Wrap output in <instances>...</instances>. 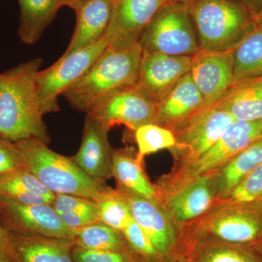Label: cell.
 <instances>
[{
  "instance_id": "obj_7",
  "label": "cell",
  "mask_w": 262,
  "mask_h": 262,
  "mask_svg": "<svg viewBox=\"0 0 262 262\" xmlns=\"http://www.w3.org/2000/svg\"><path fill=\"white\" fill-rule=\"evenodd\" d=\"M234 121L220 102L204 106L173 130L176 145L191 162L214 145Z\"/></svg>"
},
{
  "instance_id": "obj_17",
  "label": "cell",
  "mask_w": 262,
  "mask_h": 262,
  "mask_svg": "<svg viewBox=\"0 0 262 262\" xmlns=\"http://www.w3.org/2000/svg\"><path fill=\"white\" fill-rule=\"evenodd\" d=\"M9 232L13 262H75L72 239Z\"/></svg>"
},
{
  "instance_id": "obj_22",
  "label": "cell",
  "mask_w": 262,
  "mask_h": 262,
  "mask_svg": "<svg viewBox=\"0 0 262 262\" xmlns=\"http://www.w3.org/2000/svg\"><path fill=\"white\" fill-rule=\"evenodd\" d=\"M20 25L18 35L24 44L33 45L42 37L61 8L60 0H18Z\"/></svg>"
},
{
  "instance_id": "obj_26",
  "label": "cell",
  "mask_w": 262,
  "mask_h": 262,
  "mask_svg": "<svg viewBox=\"0 0 262 262\" xmlns=\"http://www.w3.org/2000/svg\"><path fill=\"white\" fill-rule=\"evenodd\" d=\"M262 164V138L236 155L224 165L219 180L222 194H231L236 186Z\"/></svg>"
},
{
  "instance_id": "obj_16",
  "label": "cell",
  "mask_w": 262,
  "mask_h": 262,
  "mask_svg": "<svg viewBox=\"0 0 262 262\" xmlns=\"http://www.w3.org/2000/svg\"><path fill=\"white\" fill-rule=\"evenodd\" d=\"M114 3L112 0H82L76 5L75 32L63 56L83 49L98 42L107 30Z\"/></svg>"
},
{
  "instance_id": "obj_19",
  "label": "cell",
  "mask_w": 262,
  "mask_h": 262,
  "mask_svg": "<svg viewBox=\"0 0 262 262\" xmlns=\"http://www.w3.org/2000/svg\"><path fill=\"white\" fill-rule=\"evenodd\" d=\"M219 102L234 120H262V75L233 81Z\"/></svg>"
},
{
  "instance_id": "obj_12",
  "label": "cell",
  "mask_w": 262,
  "mask_h": 262,
  "mask_svg": "<svg viewBox=\"0 0 262 262\" xmlns=\"http://www.w3.org/2000/svg\"><path fill=\"white\" fill-rule=\"evenodd\" d=\"M191 62L192 56L142 51L136 86L157 104L189 73Z\"/></svg>"
},
{
  "instance_id": "obj_37",
  "label": "cell",
  "mask_w": 262,
  "mask_h": 262,
  "mask_svg": "<svg viewBox=\"0 0 262 262\" xmlns=\"http://www.w3.org/2000/svg\"><path fill=\"white\" fill-rule=\"evenodd\" d=\"M10 232L0 224V254L9 253Z\"/></svg>"
},
{
  "instance_id": "obj_24",
  "label": "cell",
  "mask_w": 262,
  "mask_h": 262,
  "mask_svg": "<svg viewBox=\"0 0 262 262\" xmlns=\"http://www.w3.org/2000/svg\"><path fill=\"white\" fill-rule=\"evenodd\" d=\"M113 177L121 189L141 198L155 201L156 190L146 178L141 164L122 151H113Z\"/></svg>"
},
{
  "instance_id": "obj_4",
  "label": "cell",
  "mask_w": 262,
  "mask_h": 262,
  "mask_svg": "<svg viewBox=\"0 0 262 262\" xmlns=\"http://www.w3.org/2000/svg\"><path fill=\"white\" fill-rule=\"evenodd\" d=\"M29 171L53 194L96 200L106 187L90 178L72 158L56 153L36 139L15 143Z\"/></svg>"
},
{
  "instance_id": "obj_35",
  "label": "cell",
  "mask_w": 262,
  "mask_h": 262,
  "mask_svg": "<svg viewBox=\"0 0 262 262\" xmlns=\"http://www.w3.org/2000/svg\"><path fill=\"white\" fill-rule=\"evenodd\" d=\"M201 262H256L250 253L237 248L216 246L202 256Z\"/></svg>"
},
{
  "instance_id": "obj_15",
  "label": "cell",
  "mask_w": 262,
  "mask_h": 262,
  "mask_svg": "<svg viewBox=\"0 0 262 262\" xmlns=\"http://www.w3.org/2000/svg\"><path fill=\"white\" fill-rule=\"evenodd\" d=\"M204 106V99L188 73L157 103L154 123L173 131Z\"/></svg>"
},
{
  "instance_id": "obj_32",
  "label": "cell",
  "mask_w": 262,
  "mask_h": 262,
  "mask_svg": "<svg viewBox=\"0 0 262 262\" xmlns=\"http://www.w3.org/2000/svg\"><path fill=\"white\" fill-rule=\"evenodd\" d=\"M122 233L129 246L139 254L145 257H154L159 253L149 236L134 219L123 229Z\"/></svg>"
},
{
  "instance_id": "obj_21",
  "label": "cell",
  "mask_w": 262,
  "mask_h": 262,
  "mask_svg": "<svg viewBox=\"0 0 262 262\" xmlns=\"http://www.w3.org/2000/svg\"><path fill=\"white\" fill-rule=\"evenodd\" d=\"M210 231L215 237L231 244L251 242L259 235L262 221L257 215L245 211H225L212 220Z\"/></svg>"
},
{
  "instance_id": "obj_33",
  "label": "cell",
  "mask_w": 262,
  "mask_h": 262,
  "mask_svg": "<svg viewBox=\"0 0 262 262\" xmlns=\"http://www.w3.org/2000/svg\"><path fill=\"white\" fill-rule=\"evenodd\" d=\"M72 255L75 262H139L127 251H91L75 246Z\"/></svg>"
},
{
  "instance_id": "obj_30",
  "label": "cell",
  "mask_w": 262,
  "mask_h": 262,
  "mask_svg": "<svg viewBox=\"0 0 262 262\" xmlns=\"http://www.w3.org/2000/svg\"><path fill=\"white\" fill-rule=\"evenodd\" d=\"M134 132L138 146L136 160L140 164L146 155L164 149H173L176 145L173 131L155 123L142 125Z\"/></svg>"
},
{
  "instance_id": "obj_29",
  "label": "cell",
  "mask_w": 262,
  "mask_h": 262,
  "mask_svg": "<svg viewBox=\"0 0 262 262\" xmlns=\"http://www.w3.org/2000/svg\"><path fill=\"white\" fill-rule=\"evenodd\" d=\"M100 222L121 232L132 220L126 202L117 190L106 187L95 200Z\"/></svg>"
},
{
  "instance_id": "obj_31",
  "label": "cell",
  "mask_w": 262,
  "mask_h": 262,
  "mask_svg": "<svg viewBox=\"0 0 262 262\" xmlns=\"http://www.w3.org/2000/svg\"><path fill=\"white\" fill-rule=\"evenodd\" d=\"M262 196V164L253 170L231 192L236 203H250Z\"/></svg>"
},
{
  "instance_id": "obj_34",
  "label": "cell",
  "mask_w": 262,
  "mask_h": 262,
  "mask_svg": "<svg viewBox=\"0 0 262 262\" xmlns=\"http://www.w3.org/2000/svg\"><path fill=\"white\" fill-rule=\"evenodd\" d=\"M26 168L15 143L0 137V179Z\"/></svg>"
},
{
  "instance_id": "obj_25",
  "label": "cell",
  "mask_w": 262,
  "mask_h": 262,
  "mask_svg": "<svg viewBox=\"0 0 262 262\" xmlns=\"http://www.w3.org/2000/svg\"><path fill=\"white\" fill-rule=\"evenodd\" d=\"M51 205L62 222L72 230L101 222L94 200L72 194H57Z\"/></svg>"
},
{
  "instance_id": "obj_18",
  "label": "cell",
  "mask_w": 262,
  "mask_h": 262,
  "mask_svg": "<svg viewBox=\"0 0 262 262\" xmlns=\"http://www.w3.org/2000/svg\"><path fill=\"white\" fill-rule=\"evenodd\" d=\"M126 202L131 215L149 236L158 252H168L175 241L171 224L158 208L155 201L141 198L125 189H117Z\"/></svg>"
},
{
  "instance_id": "obj_3",
  "label": "cell",
  "mask_w": 262,
  "mask_h": 262,
  "mask_svg": "<svg viewBox=\"0 0 262 262\" xmlns=\"http://www.w3.org/2000/svg\"><path fill=\"white\" fill-rule=\"evenodd\" d=\"M188 8L200 50L233 51L257 27L247 8L234 0H196Z\"/></svg>"
},
{
  "instance_id": "obj_27",
  "label": "cell",
  "mask_w": 262,
  "mask_h": 262,
  "mask_svg": "<svg viewBox=\"0 0 262 262\" xmlns=\"http://www.w3.org/2000/svg\"><path fill=\"white\" fill-rule=\"evenodd\" d=\"M233 81L262 75V28L256 27L233 50Z\"/></svg>"
},
{
  "instance_id": "obj_41",
  "label": "cell",
  "mask_w": 262,
  "mask_h": 262,
  "mask_svg": "<svg viewBox=\"0 0 262 262\" xmlns=\"http://www.w3.org/2000/svg\"><path fill=\"white\" fill-rule=\"evenodd\" d=\"M256 27L262 28V5L261 10H260V12L258 13L257 17H256Z\"/></svg>"
},
{
  "instance_id": "obj_9",
  "label": "cell",
  "mask_w": 262,
  "mask_h": 262,
  "mask_svg": "<svg viewBox=\"0 0 262 262\" xmlns=\"http://www.w3.org/2000/svg\"><path fill=\"white\" fill-rule=\"evenodd\" d=\"M173 0H117L104 37L108 48L120 51L136 46L157 13Z\"/></svg>"
},
{
  "instance_id": "obj_42",
  "label": "cell",
  "mask_w": 262,
  "mask_h": 262,
  "mask_svg": "<svg viewBox=\"0 0 262 262\" xmlns=\"http://www.w3.org/2000/svg\"><path fill=\"white\" fill-rule=\"evenodd\" d=\"M112 1L113 2L114 4H115V3L117 1V0H112Z\"/></svg>"
},
{
  "instance_id": "obj_11",
  "label": "cell",
  "mask_w": 262,
  "mask_h": 262,
  "mask_svg": "<svg viewBox=\"0 0 262 262\" xmlns=\"http://www.w3.org/2000/svg\"><path fill=\"white\" fill-rule=\"evenodd\" d=\"M189 75L204 99L205 106L218 102L233 82V51L200 50L192 56Z\"/></svg>"
},
{
  "instance_id": "obj_38",
  "label": "cell",
  "mask_w": 262,
  "mask_h": 262,
  "mask_svg": "<svg viewBox=\"0 0 262 262\" xmlns=\"http://www.w3.org/2000/svg\"><path fill=\"white\" fill-rule=\"evenodd\" d=\"M81 1H82V0H60L61 7L68 6L72 8V9H73L79 3H80Z\"/></svg>"
},
{
  "instance_id": "obj_14",
  "label": "cell",
  "mask_w": 262,
  "mask_h": 262,
  "mask_svg": "<svg viewBox=\"0 0 262 262\" xmlns=\"http://www.w3.org/2000/svg\"><path fill=\"white\" fill-rule=\"evenodd\" d=\"M108 130L86 115L80 149L72 158L90 178L103 185L113 177L114 151L108 143Z\"/></svg>"
},
{
  "instance_id": "obj_36",
  "label": "cell",
  "mask_w": 262,
  "mask_h": 262,
  "mask_svg": "<svg viewBox=\"0 0 262 262\" xmlns=\"http://www.w3.org/2000/svg\"><path fill=\"white\" fill-rule=\"evenodd\" d=\"M239 2L247 8L256 22V17L261 8L262 0H239Z\"/></svg>"
},
{
  "instance_id": "obj_23",
  "label": "cell",
  "mask_w": 262,
  "mask_h": 262,
  "mask_svg": "<svg viewBox=\"0 0 262 262\" xmlns=\"http://www.w3.org/2000/svg\"><path fill=\"white\" fill-rule=\"evenodd\" d=\"M0 196L26 205L52 204L55 198L27 168L0 179Z\"/></svg>"
},
{
  "instance_id": "obj_8",
  "label": "cell",
  "mask_w": 262,
  "mask_h": 262,
  "mask_svg": "<svg viewBox=\"0 0 262 262\" xmlns=\"http://www.w3.org/2000/svg\"><path fill=\"white\" fill-rule=\"evenodd\" d=\"M0 221L9 232L73 241L51 204H21L0 196Z\"/></svg>"
},
{
  "instance_id": "obj_39",
  "label": "cell",
  "mask_w": 262,
  "mask_h": 262,
  "mask_svg": "<svg viewBox=\"0 0 262 262\" xmlns=\"http://www.w3.org/2000/svg\"><path fill=\"white\" fill-rule=\"evenodd\" d=\"M0 262H13L9 253L0 254Z\"/></svg>"
},
{
  "instance_id": "obj_13",
  "label": "cell",
  "mask_w": 262,
  "mask_h": 262,
  "mask_svg": "<svg viewBox=\"0 0 262 262\" xmlns=\"http://www.w3.org/2000/svg\"><path fill=\"white\" fill-rule=\"evenodd\" d=\"M261 138L262 120L249 122L234 120L211 149L191 162L187 168L188 177L194 179L225 165Z\"/></svg>"
},
{
  "instance_id": "obj_28",
  "label": "cell",
  "mask_w": 262,
  "mask_h": 262,
  "mask_svg": "<svg viewBox=\"0 0 262 262\" xmlns=\"http://www.w3.org/2000/svg\"><path fill=\"white\" fill-rule=\"evenodd\" d=\"M75 246L91 251H127L121 232L101 222L72 229Z\"/></svg>"
},
{
  "instance_id": "obj_20",
  "label": "cell",
  "mask_w": 262,
  "mask_h": 262,
  "mask_svg": "<svg viewBox=\"0 0 262 262\" xmlns=\"http://www.w3.org/2000/svg\"><path fill=\"white\" fill-rule=\"evenodd\" d=\"M212 187L211 177L202 175L172 194L168 199V206L174 218L184 222L203 214L213 201Z\"/></svg>"
},
{
  "instance_id": "obj_1",
  "label": "cell",
  "mask_w": 262,
  "mask_h": 262,
  "mask_svg": "<svg viewBox=\"0 0 262 262\" xmlns=\"http://www.w3.org/2000/svg\"><path fill=\"white\" fill-rule=\"evenodd\" d=\"M41 58L0 72V137L13 143L36 139L49 144L37 84Z\"/></svg>"
},
{
  "instance_id": "obj_10",
  "label": "cell",
  "mask_w": 262,
  "mask_h": 262,
  "mask_svg": "<svg viewBox=\"0 0 262 262\" xmlns=\"http://www.w3.org/2000/svg\"><path fill=\"white\" fill-rule=\"evenodd\" d=\"M156 111V103L136 84L106 98L86 114L108 129L123 124L135 131L142 125L154 123Z\"/></svg>"
},
{
  "instance_id": "obj_5",
  "label": "cell",
  "mask_w": 262,
  "mask_h": 262,
  "mask_svg": "<svg viewBox=\"0 0 262 262\" xmlns=\"http://www.w3.org/2000/svg\"><path fill=\"white\" fill-rule=\"evenodd\" d=\"M143 52L192 56L200 51L189 8L171 3L164 6L147 26L139 40Z\"/></svg>"
},
{
  "instance_id": "obj_6",
  "label": "cell",
  "mask_w": 262,
  "mask_h": 262,
  "mask_svg": "<svg viewBox=\"0 0 262 262\" xmlns=\"http://www.w3.org/2000/svg\"><path fill=\"white\" fill-rule=\"evenodd\" d=\"M108 46L107 39L103 36L92 46L62 56L51 67L37 72L38 91L44 115L59 111L58 96L80 80Z\"/></svg>"
},
{
  "instance_id": "obj_2",
  "label": "cell",
  "mask_w": 262,
  "mask_h": 262,
  "mask_svg": "<svg viewBox=\"0 0 262 262\" xmlns=\"http://www.w3.org/2000/svg\"><path fill=\"white\" fill-rule=\"evenodd\" d=\"M141 56L139 43L120 51L108 47L93 67L63 95L72 107L87 113L113 95L136 85Z\"/></svg>"
},
{
  "instance_id": "obj_40",
  "label": "cell",
  "mask_w": 262,
  "mask_h": 262,
  "mask_svg": "<svg viewBox=\"0 0 262 262\" xmlns=\"http://www.w3.org/2000/svg\"><path fill=\"white\" fill-rule=\"evenodd\" d=\"M196 0H173L174 3H179V4L186 5V6H189V5H192L194 2H195Z\"/></svg>"
}]
</instances>
